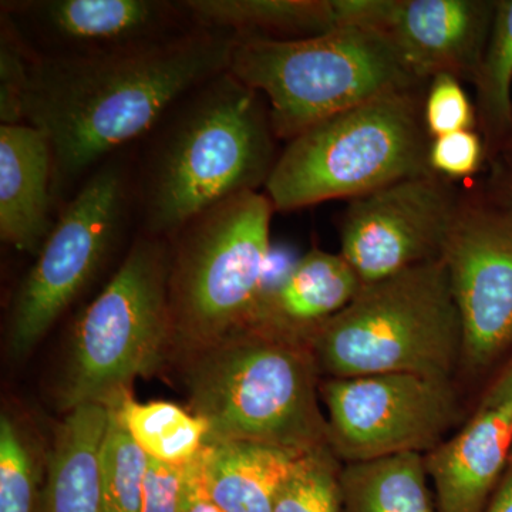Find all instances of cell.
<instances>
[{"label":"cell","mask_w":512,"mask_h":512,"mask_svg":"<svg viewBox=\"0 0 512 512\" xmlns=\"http://www.w3.org/2000/svg\"><path fill=\"white\" fill-rule=\"evenodd\" d=\"M237 37L192 28L89 55L33 57L25 123L52 150L55 200H66L104 161L143 140L195 87L227 72Z\"/></svg>","instance_id":"6da1fadb"},{"label":"cell","mask_w":512,"mask_h":512,"mask_svg":"<svg viewBox=\"0 0 512 512\" xmlns=\"http://www.w3.org/2000/svg\"><path fill=\"white\" fill-rule=\"evenodd\" d=\"M276 140L264 96L229 70L192 89L141 140L133 175L141 234L168 241L208 208L265 188Z\"/></svg>","instance_id":"7a4b0ae2"},{"label":"cell","mask_w":512,"mask_h":512,"mask_svg":"<svg viewBox=\"0 0 512 512\" xmlns=\"http://www.w3.org/2000/svg\"><path fill=\"white\" fill-rule=\"evenodd\" d=\"M180 353L188 410L207 423V443L329 448L320 370L305 340L248 326Z\"/></svg>","instance_id":"3957f363"},{"label":"cell","mask_w":512,"mask_h":512,"mask_svg":"<svg viewBox=\"0 0 512 512\" xmlns=\"http://www.w3.org/2000/svg\"><path fill=\"white\" fill-rule=\"evenodd\" d=\"M426 89L421 84L383 94L288 141L264 188L275 212L350 201L431 171Z\"/></svg>","instance_id":"277c9868"},{"label":"cell","mask_w":512,"mask_h":512,"mask_svg":"<svg viewBox=\"0 0 512 512\" xmlns=\"http://www.w3.org/2000/svg\"><path fill=\"white\" fill-rule=\"evenodd\" d=\"M309 346L320 375L332 379L386 373L451 379L461 365L463 329L443 258L362 285Z\"/></svg>","instance_id":"5b68a950"},{"label":"cell","mask_w":512,"mask_h":512,"mask_svg":"<svg viewBox=\"0 0 512 512\" xmlns=\"http://www.w3.org/2000/svg\"><path fill=\"white\" fill-rule=\"evenodd\" d=\"M229 72L264 96L275 136L286 143L366 101L427 84L389 37L363 26L299 40L237 39Z\"/></svg>","instance_id":"8992f818"},{"label":"cell","mask_w":512,"mask_h":512,"mask_svg":"<svg viewBox=\"0 0 512 512\" xmlns=\"http://www.w3.org/2000/svg\"><path fill=\"white\" fill-rule=\"evenodd\" d=\"M168 276L170 242L138 235L74 322L56 390L64 413L89 403L107 406L161 369L174 349Z\"/></svg>","instance_id":"52a82bcc"},{"label":"cell","mask_w":512,"mask_h":512,"mask_svg":"<svg viewBox=\"0 0 512 512\" xmlns=\"http://www.w3.org/2000/svg\"><path fill=\"white\" fill-rule=\"evenodd\" d=\"M274 212L265 192H241L168 239L174 349L210 345L247 328L266 288Z\"/></svg>","instance_id":"ba28073f"},{"label":"cell","mask_w":512,"mask_h":512,"mask_svg":"<svg viewBox=\"0 0 512 512\" xmlns=\"http://www.w3.org/2000/svg\"><path fill=\"white\" fill-rule=\"evenodd\" d=\"M133 175L131 158L120 151L64 202L13 296L8 348L15 359L39 345L116 252L136 214Z\"/></svg>","instance_id":"9c48e42d"},{"label":"cell","mask_w":512,"mask_h":512,"mask_svg":"<svg viewBox=\"0 0 512 512\" xmlns=\"http://www.w3.org/2000/svg\"><path fill=\"white\" fill-rule=\"evenodd\" d=\"M329 448L345 464L427 454L456 423L451 379L386 373L320 382Z\"/></svg>","instance_id":"30bf717a"},{"label":"cell","mask_w":512,"mask_h":512,"mask_svg":"<svg viewBox=\"0 0 512 512\" xmlns=\"http://www.w3.org/2000/svg\"><path fill=\"white\" fill-rule=\"evenodd\" d=\"M463 198L433 171L353 198L340 220L339 254L362 285L440 261Z\"/></svg>","instance_id":"8fae6325"},{"label":"cell","mask_w":512,"mask_h":512,"mask_svg":"<svg viewBox=\"0 0 512 512\" xmlns=\"http://www.w3.org/2000/svg\"><path fill=\"white\" fill-rule=\"evenodd\" d=\"M443 261L463 329L460 366L485 375L512 355V218L480 187L464 192Z\"/></svg>","instance_id":"7c38bea8"},{"label":"cell","mask_w":512,"mask_h":512,"mask_svg":"<svg viewBox=\"0 0 512 512\" xmlns=\"http://www.w3.org/2000/svg\"><path fill=\"white\" fill-rule=\"evenodd\" d=\"M338 26L389 37L420 82L451 74L473 83L497 0H333Z\"/></svg>","instance_id":"4fadbf2b"},{"label":"cell","mask_w":512,"mask_h":512,"mask_svg":"<svg viewBox=\"0 0 512 512\" xmlns=\"http://www.w3.org/2000/svg\"><path fill=\"white\" fill-rule=\"evenodd\" d=\"M0 10L40 56L123 49L195 28L181 0H8Z\"/></svg>","instance_id":"5bb4252c"},{"label":"cell","mask_w":512,"mask_h":512,"mask_svg":"<svg viewBox=\"0 0 512 512\" xmlns=\"http://www.w3.org/2000/svg\"><path fill=\"white\" fill-rule=\"evenodd\" d=\"M512 461V407L491 387L473 419L424 454L440 512H485Z\"/></svg>","instance_id":"9a60e30c"},{"label":"cell","mask_w":512,"mask_h":512,"mask_svg":"<svg viewBox=\"0 0 512 512\" xmlns=\"http://www.w3.org/2000/svg\"><path fill=\"white\" fill-rule=\"evenodd\" d=\"M49 141L30 124H0V238L36 256L55 225Z\"/></svg>","instance_id":"2e32d148"},{"label":"cell","mask_w":512,"mask_h":512,"mask_svg":"<svg viewBox=\"0 0 512 512\" xmlns=\"http://www.w3.org/2000/svg\"><path fill=\"white\" fill-rule=\"evenodd\" d=\"M360 288L359 276L342 255L313 248L281 281L266 286L248 326L309 343Z\"/></svg>","instance_id":"e0dca14e"},{"label":"cell","mask_w":512,"mask_h":512,"mask_svg":"<svg viewBox=\"0 0 512 512\" xmlns=\"http://www.w3.org/2000/svg\"><path fill=\"white\" fill-rule=\"evenodd\" d=\"M308 454L251 441L207 443L198 456L202 490L224 512H274Z\"/></svg>","instance_id":"ac0fdd59"},{"label":"cell","mask_w":512,"mask_h":512,"mask_svg":"<svg viewBox=\"0 0 512 512\" xmlns=\"http://www.w3.org/2000/svg\"><path fill=\"white\" fill-rule=\"evenodd\" d=\"M107 421L103 404H83L66 413L46 457L37 512H104L99 456Z\"/></svg>","instance_id":"d6986e66"},{"label":"cell","mask_w":512,"mask_h":512,"mask_svg":"<svg viewBox=\"0 0 512 512\" xmlns=\"http://www.w3.org/2000/svg\"><path fill=\"white\" fill-rule=\"evenodd\" d=\"M198 28L237 39L299 40L338 28L333 0H181Z\"/></svg>","instance_id":"ffe728a7"},{"label":"cell","mask_w":512,"mask_h":512,"mask_svg":"<svg viewBox=\"0 0 512 512\" xmlns=\"http://www.w3.org/2000/svg\"><path fill=\"white\" fill-rule=\"evenodd\" d=\"M340 512H440L423 454H402L340 468Z\"/></svg>","instance_id":"44dd1931"},{"label":"cell","mask_w":512,"mask_h":512,"mask_svg":"<svg viewBox=\"0 0 512 512\" xmlns=\"http://www.w3.org/2000/svg\"><path fill=\"white\" fill-rule=\"evenodd\" d=\"M106 407L151 460L191 463L207 444V423L178 404L141 403L126 392Z\"/></svg>","instance_id":"7402d4cb"},{"label":"cell","mask_w":512,"mask_h":512,"mask_svg":"<svg viewBox=\"0 0 512 512\" xmlns=\"http://www.w3.org/2000/svg\"><path fill=\"white\" fill-rule=\"evenodd\" d=\"M477 131L488 163L501 156L512 133V0H497L476 79Z\"/></svg>","instance_id":"603a6c76"},{"label":"cell","mask_w":512,"mask_h":512,"mask_svg":"<svg viewBox=\"0 0 512 512\" xmlns=\"http://www.w3.org/2000/svg\"><path fill=\"white\" fill-rule=\"evenodd\" d=\"M147 467V454L109 412L99 456L104 512L141 511Z\"/></svg>","instance_id":"cb8c5ba5"},{"label":"cell","mask_w":512,"mask_h":512,"mask_svg":"<svg viewBox=\"0 0 512 512\" xmlns=\"http://www.w3.org/2000/svg\"><path fill=\"white\" fill-rule=\"evenodd\" d=\"M42 467L29 431L9 413L0 417V512L39 510Z\"/></svg>","instance_id":"d4e9b609"},{"label":"cell","mask_w":512,"mask_h":512,"mask_svg":"<svg viewBox=\"0 0 512 512\" xmlns=\"http://www.w3.org/2000/svg\"><path fill=\"white\" fill-rule=\"evenodd\" d=\"M340 468L330 448L309 453L279 495L274 512H340Z\"/></svg>","instance_id":"484cf974"},{"label":"cell","mask_w":512,"mask_h":512,"mask_svg":"<svg viewBox=\"0 0 512 512\" xmlns=\"http://www.w3.org/2000/svg\"><path fill=\"white\" fill-rule=\"evenodd\" d=\"M35 52L6 13L0 15V123H25L26 89Z\"/></svg>","instance_id":"4316f807"},{"label":"cell","mask_w":512,"mask_h":512,"mask_svg":"<svg viewBox=\"0 0 512 512\" xmlns=\"http://www.w3.org/2000/svg\"><path fill=\"white\" fill-rule=\"evenodd\" d=\"M202 490L198 457L187 464L148 458L140 512H187Z\"/></svg>","instance_id":"83f0119b"},{"label":"cell","mask_w":512,"mask_h":512,"mask_svg":"<svg viewBox=\"0 0 512 512\" xmlns=\"http://www.w3.org/2000/svg\"><path fill=\"white\" fill-rule=\"evenodd\" d=\"M423 119L433 138L477 130L476 106L464 89L463 80L451 74H439L427 83Z\"/></svg>","instance_id":"f1b7e54d"},{"label":"cell","mask_w":512,"mask_h":512,"mask_svg":"<svg viewBox=\"0 0 512 512\" xmlns=\"http://www.w3.org/2000/svg\"><path fill=\"white\" fill-rule=\"evenodd\" d=\"M488 164L483 137L477 130L458 131L433 138L429 148V167L447 180H467Z\"/></svg>","instance_id":"f546056e"},{"label":"cell","mask_w":512,"mask_h":512,"mask_svg":"<svg viewBox=\"0 0 512 512\" xmlns=\"http://www.w3.org/2000/svg\"><path fill=\"white\" fill-rule=\"evenodd\" d=\"M490 173L481 185L485 198L512 218V167L503 160L490 161Z\"/></svg>","instance_id":"4dcf8cb0"},{"label":"cell","mask_w":512,"mask_h":512,"mask_svg":"<svg viewBox=\"0 0 512 512\" xmlns=\"http://www.w3.org/2000/svg\"><path fill=\"white\" fill-rule=\"evenodd\" d=\"M485 512H512V461Z\"/></svg>","instance_id":"1f68e13d"},{"label":"cell","mask_w":512,"mask_h":512,"mask_svg":"<svg viewBox=\"0 0 512 512\" xmlns=\"http://www.w3.org/2000/svg\"><path fill=\"white\" fill-rule=\"evenodd\" d=\"M493 387L503 394L512 407V360L510 365L507 366V369H505L503 375L500 376V379L495 382Z\"/></svg>","instance_id":"d6a6232c"},{"label":"cell","mask_w":512,"mask_h":512,"mask_svg":"<svg viewBox=\"0 0 512 512\" xmlns=\"http://www.w3.org/2000/svg\"><path fill=\"white\" fill-rule=\"evenodd\" d=\"M187 512H224L220 510L214 503H211L207 497H205L204 493L198 495L195 498L194 503L191 504V507L188 508Z\"/></svg>","instance_id":"836d02e7"},{"label":"cell","mask_w":512,"mask_h":512,"mask_svg":"<svg viewBox=\"0 0 512 512\" xmlns=\"http://www.w3.org/2000/svg\"><path fill=\"white\" fill-rule=\"evenodd\" d=\"M498 158H500V160H503L504 163L511 165L512 167V133L510 140H508L507 146H505L503 153H501V156ZM495 160H497V158H495Z\"/></svg>","instance_id":"e575fe53"}]
</instances>
